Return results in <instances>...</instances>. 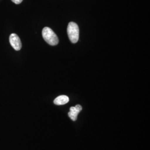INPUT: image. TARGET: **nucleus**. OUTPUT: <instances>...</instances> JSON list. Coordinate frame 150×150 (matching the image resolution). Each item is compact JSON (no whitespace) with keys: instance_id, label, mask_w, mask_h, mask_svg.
Instances as JSON below:
<instances>
[{"instance_id":"nucleus-1","label":"nucleus","mask_w":150,"mask_h":150,"mask_svg":"<svg viewBox=\"0 0 150 150\" xmlns=\"http://www.w3.org/2000/svg\"><path fill=\"white\" fill-rule=\"evenodd\" d=\"M42 37L45 41L51 46L57 45L59 42V38L56 34L49 27L43 28L42 30Z\"/></svg>"},{"instance_id":"nucleus-2","label":"nucleus","mask_w":150,"mask_h":150,"mask_svg":"<svg viewBox=\"0 0 150 150\" xmlns=\"http://www.w3.org/2000/svg\"><path fill=\"white\" fill-rule=\"evenodd\" d=\"M67 34L71 42L75 43L79 39V28L78 25L74 22H71L67 27Z\"/></svg>"},{"instance_id":"nucleus-3","label":"nucleus","mask_w":150,"mask_h":150,"mask_svg":"<svg viewBox=\"0 0 150 150\" xmlns=\"http://www.w3.org/2000/svg\"><path fill=\"white\" fill-rule=\"evenodd\" d=\"M10 42L12 47L16 51H19L22 47L21 41L19 37L15 34L12 33L10 36Z\"/></svg>"},{"instance_id":"nucleus-4","label":"nucleus","mask_w":150,"mask_h":150,"mask_svg":"<svg viewBox=\"0 0 150 150\" xmlns=\"http://www.w3.org/2000/svg\"><path fill=\"white\" fill-rule=\"evenodd\" d=\"M69 101V97L66 95H61L56 98L54 100V103L56 105H65Z\"/></svg>"},{"instance_id":"nucleus-5","label":"nucleus","mask_w":150,"mask_h":150,"mask_svg":"<svg viewBox=\"0 0 150 150\" xmlns=\"http://www.w3.org/2000/svg\"><path fill=\"white\" fill-rule=\"evenodd\" d=\"M70 112L72 113V114H74L75 115H77L78 116L79 113L80 112V111L79 110H78L77 109V108L75 107H71L70 108Z\"/></svg>"},{"instance_id":"nucleus-6","label":"nucleus","mask_w":150,"mask_h":150,"mask_svg":"<svg viewBox=\"0 0 150 150\" xmlns=\"http://www.w3.org/2000/svg\"><path fill=\"white\" fill-rule=\"evenodd\" d=\"M68 115H69V116L70 117V118L72 121H76L77 120V115H75L74 114H72V113H71L70 112H69Z\"/></svg>"},{"instance_id":"nucleus-7","label":"nucleus","mask_w":150,"mask_h":150,"mask_svg":"<svg viewBox=\"0 0 150 150\" xmlns=\"http://www.w3.org/2000/svg\"><path fill=\"white\" fill-rule=\"evenodd\" d=\"M11 1H12L13 2H14L15 4L18 5V4H20L22 2L23 0H11Z\"/></svg>"},{"instance_id":"nucleus-8","label":"nucleus","mask_w":150,"mask_h":150,"mask_svg":"<svg viewBox=\"0 0 150 150\" xmlns=\"http://www.w3.org/2000/svg\"><path fill=\"white\" fill-rule=\"evenodd\" d=\"M75 107L77 108V109L78 110H79L80 111H81V110H82V107H81V106L80 105H76L75 106Z\"/></svg>"}]
</instances>
